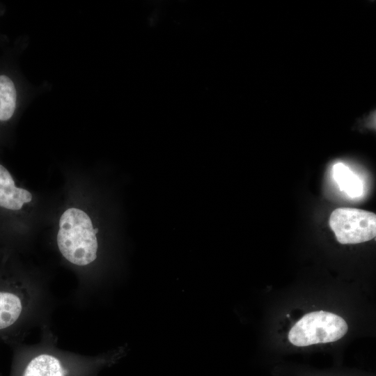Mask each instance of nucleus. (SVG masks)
<instances>
[{
	"mask_svg": "<svg viewBox=\"0 0 376 376\" xmlns=\"http://www.w3.org/2000/svg\"><path fill=\"white\" fill-rule=\"evenodd\" d=\"M56 242L59 251L70 263L86 266L97 258L98 249L92 220L84 210L70 207L60 217Z\"/></svg>",
	"mask_w": 376,
	"mask_h": 376,
	"instance_id": "f257e3e1",
	"label": "nucleus"
},
{
	"mask_svg": "<svg viewBox=\"0 0 376 376\" xmlns=\"http://www.w3.org/2000/svg\"><path fill=\"white\" fill-rule=\"evenodd\" d=\"M347 331V324L339 315L327 311H315L304 315L288 334L290 342L304 347L334 342Z\"/></svg>",
	"mask_w": 376,
	"mask_h": 376,
	"instance_id": "f03ea898",
	"label": "nucleus"
},
{
	"mask_svg": "<svg viewBox=\"0 0 376 376\" xmlns=\"http://www.w3.org/2000/svg\"><path fill=\"white\" fill-rule=\"evenodd\" d=\"M329 223L336 240L343 244L367 242L376 235V215L369 211L337 208L331 212Z\"/></svg>",
	"mask_w": 376,
	"mask_h": 376,
	"instance_id": "7ed1b4c3",
	"label": "nucleus"
},
{
	"mask_svg": "<svg viewBox=\"0 0 376 376\" xmlns=\"http://www.w3.org/2000/svg\"><path fill=\"white\" fill-rule=\"evenodd\" d=\"M31 201V193L16 187L8 170L0 164V207L17 211Z\"/></svg>",
	"mask_w": 376,
	"mask_h": 376,
	"instance_id": "20e7f679",
	"label": "nucleus"
},
{
	"mask_svg": "<svg viewBox=\"0 0 376 376\" xmlns=\"http://www.w3.org/2000/svg\"><path fill=\"white\" fill-rule=\"evenodd\" d=\"M22 376H68V370L58 357L40 354L29 361Z\"/></svg>",
	"mask_w": 376,
	"mask_h": 376,
	"instance_id": "39448f33",
	"label": "nucleus"
},
{
	"mask_svg": "<svg viewBox=\"0 0 376 376\" xmlns=\"http://www.w3.org/2000/svg\"><path fill=\"white\" fill-rule=\"evenodd\" d=\"M24 304L17 295L0 291V329L13 325L19 318Z\"/></svg>",
	"mask_w": 376,
	"mask_h": 376,
	"instance_id": "423d86ee",
	"label": "nucleus"
},
{
	"mask_svg": "<svg viewBox=\"0 0 376 376\" xmlns=\"http://www.w3.org/2000/svg\"><path fill=\"white\" fill-rule=\"evenodd\" d=\"M334 178L340 190L352 198L359 197L363 194V184L359 178L353 173L343 163L338 162L333 166Z\"/></svg>",
	"mask_w": 376,
	"mask_h": 376,
	"instance_id": "0eeeda50",
	"label": "nucleus"
},
{
	"mask_svg": "<svg viewBox=\"0 0 376 376\" xmlns=\"http://www.w3.org/2000/svg\"><path fill=\"white\" fill-rule=\"evenodd\" d=\"M17 92L13 81L6 75H0V120L6 121L13 115Z\"/></svg>",
	"mask_w": 376,
	"mask_h": 376,
	"instance_id": "6e6552de",
	"label": "nucleus"
}]
</instances>
